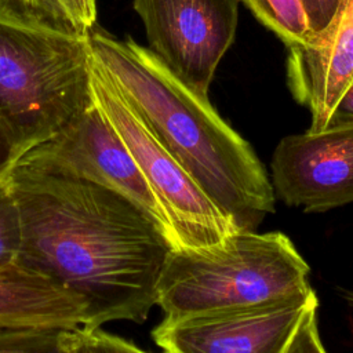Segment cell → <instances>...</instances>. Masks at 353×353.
Here are the masks:
<instances>
[{
  "label": "cell",
  "mask_w": 353,
  "mask_h": 353,
  "mask_svg": "<svg viewBox=\"0 0 353 353\" xmlns=\"http://www.w3.org/2000/svg\"><path fill=\"white\" fill-rule=\"evenodd\" d=\"M274 197L305 212L353 203V124L284 137L270 161Z\"/></svg>",
  "instance_id": "obj_9"
},
{
  "label": "cell",
  "mask_w": 353,
  "mask_h": 353,
  "mask_svg": "<svg viewBox=\"0 0 353 353\" xmlns=\"http://www.w3.org/2000/svg\"><path fill=\"white\" fill-rule=\"evenodd\" d=\"M74 353H92L88 339H87V335L83 330H80V336H79V342H77Z\"/></svg>",
  "instance_id": "obj_21"
},
{
  "label": "cell",
  "mask_w": 353,
  "mask_h": 353,
  "mask_svg": "<svg viewBox=\"0 0 353 353\" xmlns=\"http://www.w3.org/2000/svg\"><path fill=\"white\" fill-rule=\"evenodd\" d=\"M18 8L88 34L97 22V0H8Z\"/></svg>",
  "instance_id": "obj_14"
},
{
  "label": "cell",
  "mask_w": 353,
  "mask_h": 353,
  "mask_svg": "<svg viewBox=\"0 0 353 353\" xmlns=\"http://www.w3.org/2000/svg\"><path fill=\"white\" fill-rule=\"evenodd\" d=\"M287 353H327L317 328V310L305 320Z\"/></svg>",
  "instance_id": "obj_17"
},
{
  "label": "cell",
  "mask_w": 353,
  "mask_h": 353,
  "mask_svg": "<svg viewBox=\"0 0 353 353\" xmlns=\"http://www.w3.org/2000/svg\"><path fill=\"white\" fill-rule=\"evenodd\" d=\"M92 98L117 131L153 190L175 248H200L237 233L234 222L161 145L92 58Z\"/></svg>",
  "instance_id": "obj_5"
},
{
  "label": "cell",
  "mask_w": 353,
  "mask_h": 353,
  "mask_svg": "<svg viewBox=\"0 0 353 353\" xmlns=\"http://www.w3.org/2000/svg\"><path fill=\"white\" fill-rule=\"evenodd\" d=\"M310 268L281 232H237L200 248H175L156 305L167 320L270 303L313 288Z\"/></svg>",
  "instance_id": "obj_4"
},
{
  "label": "cell",
  "mask_w": 353,
  "mask_h": 353,
  "mask_svg": "<svg viewBox=\"0 0 353 353\" xmlns=\"http://www.w3.org/2000/svg\"><path fill=\"white\" fill-rule=\"evenodd\" d=\"M19 160L68 172L120 193L146 212L172 243L167 219L153 190L94 99L54 138L30 149Z\"/></svg>",
  "instance_id": "obj_8"
},
{
  "label": "cell",
  "mask_w": 353,
  "mask_h": 353,
  "mask_svg": "<svg viewBox=\"0 0 353 353\" xmlns=\"http://www.w3.org/2000/svg\"><path fill=\"white\" fill-rule=\"evenodd\" d=\"M317 306L312 290L263 305L163 319L152 338L163 353H287Z\"/></svg>",
  "instance_id": "obj_7"
},
{
  "label": "cell",
  "mask_w": 353,
  "mask_h": 353,
  "mask_svg": "<svg viewBox=\"0 0 353 353\" xmlns=\"http://www.w3.org/2000/svg\"><path fill=\"white\" fill-rule=\"evenodd\" d=\"M287 47L312 43L313 34L302 0H240Z\"/></svg>",
  "instance_id": "obj_12"
},
{
  "label": "cell",
  "mask_w": 353,
  "mask_h": 353,
  "mask_svg": "<svg viewBox=\"0 0 353 353\" xmlns=\"http://www.w3.org/2000/svg\"><path fill=\"white\" fill-rule=\"evenodd\" d=\"M349 124H353V81L336 102L327 127Z\"/></svg>",
  "instance_id": "obj_19"
},
{
  "label": "cell",
  "mask_w": 353,
  "mask_h": 353,
  "mask_svg": "<svg viewBox=\"0 0 353 353\" xmlns=\"http://www.w3.org/2000/svg\"><path fill=\"white\" fill-rule=\"evenodd\" d=\"M84 331V330H83ZM92 353H130L127 339L110 334L102 328L94 331H84Z\"/></svg>",
  "instance_id": "obj_18"
},
{
  "label": "cell",
  "mask_w": 353,
  "mask_h": 353,
  "mask_svg": "<svg viewBox=\"0 0 353 353\" xmlns=\"http://www.w3.org/2000/svg\"><path fill=\"white\" fill-rule=\"evenodd\" d=\"M90 33L0 0V130L21 159L92 102Z\"/></svg>",
  "instance_id": "obj_3"
},
{
  "label": "cell",
  "mask_w": 353,
  "mask_h": 353,
  "mask_svg": "<svg viewBox=\"0 0 353 353\" xmlns=\"http://www.w3.org/2000/svg\"><path fill=\"white\" fill-rule=\"evenodd\" d=\"M94 61L161 145L239 232H252L274 212V192L252 146L200 94L148 47L102 28L90 32Z\"/></svg>",
  "instance_id": "obj_2"
},
{
  "label": "cell",
  "mask_w": 353,
  "mask_h": 353,
  "mask_svg": "<svg viewBox=\"0 0 353 353\" xmlns=\"http://www.w3.org/2000/svg\"><path fill=\"white\" fill-rule=\"evenodd\" d=\"M87 323L85 301L18 261L0 266V330L63 328Z\"/></svg>",
  "instance_id": "obj_11"
},
{
  "label": "cell",
  "mask_w": 353,
  "mask_h": 353,
  "mask_svg": "<svg viewBox=\"0 0 353 353\" xmlns=\"http://www.w3.org/2000/svg\"><path fill=\"white\" fill-rule=\"evenodd\" d=\"M338 294L343 298V301L353 307V291L352 290H346V288H338Z\"/></svg>",
  "instance_id": "obj_22"
},
{
  "label": "cell",
  "mask_w": 353,
  "mask_h": 353,
  "mask_svg": "<svg viewBox=\"0 0 353 353\" xmlns=\"http://www.w3.org/2000/svg\"><path fill=\"white\" fill-rule=\"evenodd\" d=\"M128 349H130V353H149V352L141 349L139 346H137V345L132 343V342H128Z\"/></svg>",
  "instance_id": "obj_23"
},
{
  "label": "cell",
  "mask_w": 353,
  "mask_h": 353,
  "mask_svg": "<svg viewBox=\"0 0 353 353\" xmlns=\"http://www.w3.org/2000/svg\"><path fill=\"white\" fill-rule=\"evenodd\" d=\"M79 331L63 328L0 330V353H74Z\"/></svg>",
  "instance_id": "obj_13"
},
{
  "label": "cell",
  "mask_w": 353,
  "mask_h": 353,
  "mask_svg": "<svg viewBox=\"0 0 353 353\" xmlns=\"http://www.w3.org/2000/svg\"><path fill=\"white\" fill-rule=\"evenodd\" d=\"M285 76L294 99L310 113L309 131L324 130L353 81V0L343 3L320 37L288 47Z\"/></svg>",
  "instance_id": "obj_10"
},
{
  "label": "cell",
  "mask_w": 353,
  "mask_h": 353,
  "mask_svg": "<svg viewBox=\"0 0 353 353\" xmlns=\"http://www.w3.org/2000/svg\"><path fill=\"white\" fill-rule=\"evenodd\" d=\"M19 161L18 154L15 153L14 148L0 130V185L6 183L12 168Z\"/></svg>",
  "instance_id": "obj_20"
},
{
  "label": "cell",
  "mask_w": 353,
  "mask_h": 353,
  "mask_svg": "<svg viewBox=\"0 0 353 353\" xmlns=\"http://www.w3.org/2000/svg\"><path fill=\"white\" fill-rule=\"evenodd\" d=\"M345 1L346 0H302L313 40L320 37L330 28Z\"/></svg>",
  "instance_id": "obj_16"
},
{
  "label": "cell",
  "mask_w": 353,
  "mask_h": 353,
  "mask_svg": "<svg viewBox=\"0 0 353 353\" xmlns=\"http://www.w3.org/2000/svg\"><path fill=\"white\" fill-rule=\"evenodd\" d=\"M19 247V212L8 183L6 182L0 185V266L17 262Z\"/></svg>",
  "instance_id": "obj_15"
},
{
  "label": "cell",
  "mask_w": 353,
  "mask_h": 353,
  "mask_svg": "<svg viewBox=\"0 0 353 353\" xmlns=\"http://www.w3.org/2000/svg\"><path fill=\"white\" fill-rule=\"evenodd\" d=\"M240 0H132L148 48L185 84L208 95L234 41Z\"/></svg>",
  "instance_id": "obj_6"
},
{
  "label": "cell",
  "mask_w": 353,
  "mask_h": 353,
  "mask_svg": "<svg viewBox=\"0 0 353 353\" xmlns=\"http://www.w3.org/2000/svg\"><path fill=\"white\" fill-rule=\"evenodd\" d=\"M21 222L18 262L81 296L90 332L146 321L174 245L120 193L19 160L8 176Z\"/></svg>",
  "instance_id": "obj_1"
}]
</instances>
